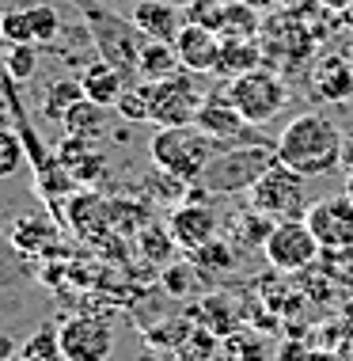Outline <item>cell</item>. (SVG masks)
Masks as SVG:
<instances>
[{
	"mask_svg": "<svg viewBox=\"0 0 353 361\" xmlns=\"http://www.w3.org/2000/svg\"><path fill=\"white\" fill-rule=\"evenodd\" d=\"M342 149H346V133L327 114H316V111L297 114L289 126H281L278 141H273L278 160L297 175H304V179L330 175L342 164Z\"/></svg>",
	"mask_w": 353,
	"mask_h": 361,
	"instance_id": "1",
	"label": "cell"
},
{
	"mask_svg": "<svg viewBox=\"0 0 353 361\" xmlns=\"http://www.w3.org/2000/svg\"><path fill=\"white\" fill-rule=\"evenodd\" d=\"M213 156H217V141L209 133H202L194 122L190 126H156V133L149 137L152 168L179 175L186 183H198Z\"/></svg>",
	"mask_w": 353,
	"mask_h": 361,
	"instance_id": "2",
	"label": "cell"
},
{
	"mask_svg": "<svg viewBox=\"0 0 353 361\" xmlns=\"http://www.w3.org/2000/svg\"><path fill=\"white\" fill-rule=\"evenodd\" d=\"M278 164L273 145H224L205 164L198 187L205 194H247Z\"/></svg>",
	"mask_w": 353,
	"mask_h": 361,
	"instance_id": "3",
	"label": "cell"
},
{
	"mask_svg": "<svg viewBox=\"0 0 353 361\" xmlns=\"http://www.w3.org/2000/svg\"><path fill=\"white\" fill-rule=\"evenodd\" d=\"M80 12H84V19H87V31H92L95 54H99L106 65H114V69L133 84L137 61H141V50H144V42H149V38H144V35L133 27V19L111 16L106 8L95 4V0H84Z\"/></svg>",
	"mask_w": 353,
	"mask_h": 361,
	"instance_id": "4",
	"label": "cell"
},
{
	"mask_svg": "<svg viewBox=\"0 0 353 361\" xmlns=\"http://www.w3.org/2000/svg\"><path fill=\"white\" fill-rule=\"evenodd\" d=\"M224 95L251 126H266L289 106V84L273 69H251L243 76H232Z\"/></svg>",
	"mask_w": 353,
	"mask_h": 361,
	"instance_id": "5",
	"label": "cell"
},
{
	"mask_svg": "<svg viewBox=\"0 0 353 361\" xmlns=\"http://www.w3.org/2000/svg\"><path fill=\"white\" fill-rule=\"evenodd\" d=\"M247 206L270 221H300L308 213V198H304V175H297L285 164H273L259 183L247 190Z\"/></svg>",
	"mask_w": 353,
	"mask_h": 361,
	"instance_id": "6",
	"label": "cell"
},
{
	"mask_svg": "<svg viewBox=\"0 0 353 361\" xmlns=\"http://www.w3.org/2000/svg\"><path fill=\"white\" fill-rule=\"evenodd\" d=\"M262 255L278 274H304L311 270L323 255L316 232L308 228V221H273L266 243H262Z\"/></svg>",
	"mask_w": 353,
	"mask_h": 361,
	"instance_id": "7",
	"label": "cell"
},
{
	"mask_svg": "<svg viewBox=\"0 0 353 361\" xmlns=\"http://www.w3.org/2000/svg\"><path fill=\"white\" fill-rule=\"evenodd\" d=\"M144 92H149V122L152 126H190L205 99V95H198V84H194L190 73L144 84Z\"/></svg>",
	"mask_w": 353,
	"mask_h": 361,
	"instance_id": "8",
	"label": "cell"
},
{
	"mask_svg": "<svg viewBox=\"0 0 353 361\" xmlns=\"http://www.w3.org/2000/svg\"><path fill=\"white\" fill-rule=\"evenodd\" d=\"M57 343H61V361H111L114 354V331L103 316H68L57 327Z\"/></svg>",
	"mask_w": 353,
	"mask_h": 361,
	"instance_id": "9",
	"label": "cell"
},
{
	"mask_svg": "<svg viewBox=\"0 0 353 361\" xmlns=\"http://www.w3.org/2000/svg\"><path fill=\"white\" fill-rule=\"evenodd\" d=\"M304 221H308V228L316 232L319 247L323 251H349L353 247V202L346 194H330V198H319L311 202L308 213H304Z\"/></svg>",
	"mask_w": 353,
	"mask_h": 361,
	"instance_id": "10",
	"label": "cell"
},
{
	"mask_svg": "<svg viewBox=\"0 0 353 361\" xmlns=\"http://www.w3.org/2000/svg\"><path fill=\"white\" fill-rule=\"evenodd\" d=\"M217 228H221L217 213L205 206L202 198H186L168 217V232H171L175 247H182L186 255H194V251L205 247L209 240H217Z\"/></svg>",
	"mask_w": 353,
	"mask_h": 361,
	"instance_id": "11",
	"label": "cell"
},
{
	"mask_svg": "<svg viewBox=\"0 0 353 361\" xmlns=\"http://www.w3.org/2000/svg\"><path fill=\"white\" fill-rule=\"evenodd\" d=\"M65 213H68V228H73L84 243L106 240V232H111V224H114L111 202H106L103 194H95V190H80L73 202H68Z\"/></svg>",
	"mask_w": 353,
	"mask_h": 361,
	"instance_id": "12",
	"label": "cell"
},
{
	"mask_svg": "<svg viewBox=\"0 0 353 361\" xmlns=\"http://www.w3.org/2000/svg\"><path fill=\"white\" fill-rule=\"evenodd\" d=\"M308 84L323 103H349L353 99V65L342 54H323L308 69Z\"/></svg>",
	"mask_w": 353,
	"mask_h": 361,
	"instance_id": "13",
	"label": "cell"
},
{
	"mask_svg": "<svg viewBox=\"0 0 353 361\" xmlns=\"http://www.w3.org/2000/svg\"><path fill=\"white\" fill-rule=\"evenodd\" d=\"M175 50H179V61H182L186 73H217V61H221V35L182 23L179 38H175Z\"/></svg>",
	"mask_w": 353,
	"mask_h": 361,
	"instance_id": "14",
	"label": "cell"
},
{
	"mask_svg": "<svg viewBox=\"0 0 353 361\" xmlns=\"http://www.w3.org/2000/svg\"><path fill=\"white\" fill-rule=\"evenodd\" d=\"M130 19L144 38H156V42H175L182 31V12L168 0H137Z\"/></svg>",
	"mask_w": 353,
	"mask_h": 361,
	"instance_id": "15",
	"label": "cell"
},
{
	"mask_svg": "<svg viewBox=\"0 0 353 361\" xmlns=\"http://www.w3.org/2000/svg\"><path fill=\"white\" fill-rule=\"evenodd\" d=\"M61 168L73 175V183L80 187H99V179L106 175V156L92 149L87 137H73L68 133L61 145Z\"/></svg>",
	"mask_w": 353,
	"mask_h": 361,
	"instance_id": "16",
	"label": "cell"
},
{
	"mask_svg": "<svg viewBox=\"0 0 353 361\" xmlns=\"http://www.w3.org/2000/svg\"><path fill=\"white\" fill-rule=\"evenodd\" d=\"M80 84H84V99H92V103H99V106H114L118 95L130 87V80H125L114 65H106L103 57H95V61L84 65Z\"/></svg>",
	"mask_w": 353,
	"mask_h": 361,
	"instance_id": "17",
	"label": "cell"
},
{
	"mask_svg": "<svg viewBox=\"0 0 353 361\" xmlns=\"http://www.w3.org/2000/svg\"><path fill=\"white\" fill-rule=\"evenodd\" d=\"M266 54H262V38H221V61H217V76L232 80L251 69H262Z\"/></svg>",
	"mask_w": 353,
	"mask_h": 361,
	"instance_id": "18",
	"label": "cell"
},
{
	"mask_svg": "<svg viewBox=\"0 0 353 361\" xmlns=\"http://www.w3.org/2000/svg\"><path fill=\"white\" fill-rule=\"evenodd\" d=\"M179 73H182V61H179L175 42H156V38H149L141 50V61H137V80L156 84V80H168V76H179Z\"/></svg>",
	"mask_w": 353,
	"mask_h": 361,
	"instance_id": "19",
	"label": "cell"
},
{
	"mask_svg": "<svg viewBox=\"0 0 353 361\" xmlns=\"http://www.w3.org/2000/svg\"><path fill=\"white\" fill-rule=\"evenodd\" d=\"M194 327H198L194 312H190V316H168V319H160V324L144 327V346L160 350V354H175V350L194 335Z\"/></svg>",
	"mask_w": 353,
	"mask_h": 361,
	"instance_id": "20",
	"label": "cell"
},
{
	"mask_svg": "<svg viewBox=\"0 0 353 361\" xmlns=\"http://www.w3.org/2000/svg\"><path fill=\"white\" fill-rule=\"evenodd\" d=\"M194 319H198V327L213 331L217 338L232 335L235 327H240V308H232L228 297H221V293H213V297H205L198 308H194Z\"/></svg>",
	"mask_w": 353,
	"mask_h": 361,
	"instance_id": "21",
	"label": "cell"
},
{
	"mask_svg": "<svg viewBox=\"0 0 353 361\" xmlns=\"http://www.w3.org/2000/svg\"><path fill=\"white\" fill-rule=\"evenodd\" d=\"M106 111L111 106H99V103H92V99H80V103H73L65 111V133H73V137H103V130H106Z\"/></svg>",
	"mask_w": 353,
	"mask_h": 361,
	"instance_id": "22",
	"label": "cell"
},
{
	"mask_svg": "<svg viewBox=\"0 0 353 361\" xmlns=\"http://www.w3.org/2000/svg\"><path fill=\"white\" fill-rule=\"evenodd\" d=\"M217 361H270V350L254 331L235 327L232 335H224L217 343Z\"/></svg>",
	"mask_w": 353,
	"mask_h": 361,
	"instance_id": "23",
	"label": "cell"
},
{
	"mask_svg": "<svg viewBox=\"0 0 353 361\" xmlns=\"http://www.w3.org/2000/svg\"><path fill=\"white\" fill-rule=\"evenodd\" d=\"M84 99V84H80V76H65V80H54L50 87H46V95H42V118H50V122H57L61 126V118H65V111L73 103H80Z\"/></svg>",
	"mask_w": 353,
	"mask_h": 361,
	"instance_id": "24",
	"label": "cell"
},
{
	"mask_svg": "<svg viewBox=\"0 0 353 361\" xmlns=\"http://www.w3.org/2000/svg\"><path fill=\"white\" fill-rule=\"evenodd\" d=\"M190 262L198 267V274H224V270L235 267V243L232 240H209L205 247L194 251Z\"/></svg>",
	"mask_w": 353,
	"mask_h": 361,
	"instance_id": "25",
	"label": "cell"
},
{
	"mask_svg": "<svg viewBox=\"0 0 353 361\" xmlns=\"http://www.w3.org/2000/svg\"><path fill=\"white\" fill-rule=\"evenodd\" d=\"M224 16H228V0H190L182 8V23L202 27V31H213V35H221Z\"/></svg>",
	"mask_w": 353,
	"mask_h": 361,
	"instance_id": "26",
	"label": "cell"
},
{
	"mask_svg": "<svg viewBox=\"0 0 353 361\" xmlns=\"http://www.w3.org/2000/svg\"><path fill=\"white\" fill-rule=\"evenodd\" d=\"M259 35V12L251 0H228V16H224L221 38H254Z\"/></svg>",
	"mask_w": 353,
	"mask_h": 361,
	"instance_id": "27",
	"label": "cell"
},
{
	"mask_svg": "<svg viewBox=\"0 0 353 361\" xmlns=\"http://www.w3.org/2000/svg\"><path fill=\"white\" fill-rule=\"evenodd\" d=\"M35 69H38V46H27V42L4 46V76H8L12 84L31 80Z\"/></svg>",
	"mask_w": 353,
	"mask_h": 361,
	"instance_id": "28",
	"label": "cell"
},
{
	"mask_svg": "<svg viewBox=\"0 0 353 361\" xmlns=\"http://www.w3.org/2000/svg\"><path fill=\"white\" fill-rule=\"evenodd\" d=\"M23 160H27L23 137L16 130H8V126H0V179H12L23 168Z\"/></svg>",
	"mask_w": 353,
	"mask_h": 361,
	"instance_id": "29",
	"label": "cell"
},
{
	"mask_svg": "<svg viewBox=\"0 0 353 361\" xmlns=\"http://www.w3.org/2000/svg\"><path fill=\"white\" fill-rule=\"evenodd\" d=\"M217 343L221 338L205 327H194V335L175 350V361H217Z\"/></svg>",
	"mask_w": 353,
	"mask_h": 361,
	"instance_id": "30",
	"label": "cell"
},
{
	"mask_svg": "<svg viewBox=\"0 0 353 361\" xmlns=\"http://www.w3.org/2000/svg\"><path fill=\"white\" fill-rule=\"evenodd\" d=\"M114 111L122 114L125 122H133V126H144V122H149V92H144V80L125 87V92L118 95Z\"/></svg>",
	"mask_w": 353,
	"mask_h": 361,
	"instance_id": "31",
	"label": "cell"
},
{
	"mask_svg": "<svg viewBox=\"0 0 353 361\" xmlns=\"http://www.w3.org/2000/svg\"><path fill=\"white\" fill-rule=\"evenodd\" d=\"M31 16V31H35V42L38 46H50L57 35H61V16H57L54 4H31L27 8Z\"/></svg>",
	"mask_w": 353,
	"mask_h": 361,
	"instance_id": "32",
	"label": "cell"
},
{
	"mask_svg": "<svg viewBox=\"0 0 353 361\" xmlns=\"http://www.w3.org/2000/svg\"><path fill=\"white\" fill-rule=\"evenodd\" d=\"M137 243H141V255L152 259V262H168L171 259V247H175L171 232L168 228H156V224H144L141 236H137Z\"/></svg>",
	"mask_w": 353,
	"mask_h": 361,
	"instance_id": "33",
	"label": "cell"
},
{
	"mask_svg": "<svg viewBox=\"0 0 353 361\" xmlns=\"http://www.w3.org/2000/svg\"><path fill=\"white\" fill-rule=\"evenodd\" d=\"M194 278H198V267H194V262H171V267H163L160 289L179 300V297H186V293L194 289Z\"/></svg>",
	"mask_w": 353,
	"mask_h": 361,
	"instance_id": "34",
	"label": "cell"
},
{
	"mask_svg": "<svg viewBox=\"0 0 353 361\" xmlns=\"http://www.w3.org/2000/svg\"><path fill=\"white\" fill-rule=\"evenodd\" d=\"M27 361H61V343H57V327H42L23 350Z\"/></svg>",
	"mask_w": 353,
	"mask_h": 361,
	"instance_id": "35",
	"label": "cell"
},
{
	"mask_svg": "<svg viewBox=\"0 0 353 361\" xmlns=\"http://www.w3.org/2000/svg\"><path fill=\"white\" fill-rule=\"evenodd\" d=\"M338 324H342V331H346V343H353V297L342 300V308H338Z\"/></svg>",
	"mask_w": 353,
	"mask_h": 361,
	"instance_id": "36",
	"label": "cell"
},
{
	"mask_svg": "<svg viewBox=\"0 0 353 361\" xmlns=\"http://www.w3.org/2000/svg\"><path fill=\"white\" fill-rule=\"evenodd\" d=\"M0 361H19V343L8 331H0Z\"/></svg>",
	"mask_w": 353,
	"mask_h": 361,
	"instance_id": "37",
	"label": "cell"
},
{
	"mask_svg": "<svg viewBox=\"0 0 353 361\" xmlns=\"http://www.w3.org/2000/svg\"><path fill=\"white\" fill-rule=\"evenodd\" d=\"M308 361H349V357L342 354V350H311Z\"/></svg>",
	"mask_w": 353,
	"mask_h": 361,
	"instance_id": "38",
	"label": "cell"
},
{
	"mask_svg": "<svg viewBox=\"0 0 353 361\" xmlns=\"http://www.w3.org/2000/svg\"><path fill=\"white\" fill-rule=\"evenodd\" d=\"M353 0H319V8H327V12H346Z\"/></svg>",
	"mask_w": 353,
	"mask_h": 361,
	"instance_id": "39",
	"label": "cell"
},
{
	"mask_svg": "<svg viewBox=\"0 0 353 361\" xmlns=\"http://www.w3.org/2000/svg\"><path fill=\"white\" fill-rule=\"evenodd\" d=\"M342 194H346V198L353 202V168H349V175H346V190H342Z\"/></svg>",
	"mask_w": 353,
	"mask_h": 361,
	"instance_id": "40",
	"label": "cell"
},
{
	"mask_svg": "<svg viewBox=\"0 0 353 361\" xmlns=\"http://www.w3.org/2000/svg\"><path fill=\"white\" fill-rule=\"evenodd\" d=\"M0 126H8V103H4V95H0Z\"/></svg>",
	"mask_w": 353,
	"mask_h": 361,
	"instance_id": "41",
	"label": "cell"
},
{
	"mask_svg": "<svg viewBox=\"0 0 353 361\" xmlns=\"http://www.w3.org/2000/svg\"><path fill=\"white\" fill-rule=\"evenodd\" d=\"M168 4H175V8H186V4H190V0H168Z\"/></svg>",
	"mask_w": 353,
	"mask_h": 361,
	"instance_id": "42",
	"label": "cell"
},
{
	"mask_svg": "<svg viewBox=\"0 0 353 361\" xmlns=\"http://www.w3.org/2000/svg\"><path fill=\"white\" fill-rule=\"evenodd\" d=\"M0 69H4V57H0Z\"/></svg>",
	"mask_w": 353,
	"mask_h": 361,
	"instance_id": "43",
	"label": "cell"
}]
</instances>
